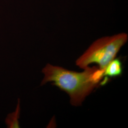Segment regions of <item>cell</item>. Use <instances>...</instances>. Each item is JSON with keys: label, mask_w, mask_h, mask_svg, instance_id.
<instances>
[{"label": "cell", "mask_w": 128, "mask_h": 128, "mask_svg": "<svg viewBox=\"0 0 128 128\" xmlns=\"http://www.w3.org/2000/svg\"><path fill=\"white\" fill-rule=\"evenodd\" d=\"M42 72L44 78L41 86L52 82L68 94L70 104L75 106L82 104L86 98L101 84L104 77V70L98 66H88L82 72H77L48 64Z\"/></svg>", "instance_id": "1"}, {"label": "cell", "mask_w": 128, "mask_h": 128, "mask_svg": "<svg viewBox=\"0 0 128 128\" xmlns=\"http://www.w3.org/2000/svg\"><path fill=\"white\" fill-rule=\"evenodd\" d=\"M128 40V35L125 33L99 38L76 60V65L84 69L90 64L95 63L104 71L107 66L115 58Z\"/></svg>", "instance_id": "2"}, {"label": "cell", "mask_w": 128, "mask_h": 128, "mask_svg": "<svg viewBox=\"0 0 128 128\" xmlns=\"http://www.w3.org/2000/svg\"><path fill=\"white\" fill-rule=\"evenodd\" d=\"M122 64L119 58H114L106 67L104 71V77L115 78L120 76L122 73Z\"/></svg>", "instance_id": "3"}, {"label": "cell", "mask_w": 128, "mask_h": 128, "mask_svg": "<svg viewBox=\"0 0 128 128\" xmlns=\"http://www.w3.org/2000/svg\"><path fill=\"white\" fill-rule=\"evenodd\" d=\"M20 112V99H18V104L15 110L8 114L5 119V124L8 128H20L19 123V118Z\"/></svg>", "instance_id": "4"}]
</instances>
